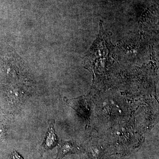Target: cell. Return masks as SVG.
<instances>
[{
	"label": "cell",
	"instance_id": "obj_1",
	"mask_svg": "<svg viewBox=\"0 0 159 159\" xmlns=\"http://www.w3.org/2000/svg\"><path fill=\"white\" fill-rule=\"evenodd\" d=\"M55 120L51 119L48 121V129L46 134L42 146L43 151H47L55 147L58 143L57 138L54 129Z\"/></svg>",
	"mask_w": 159,
	"mask_h": 159
},
{
	"label": "cell",
	"instance_id": "obj_2",
	"mask_svg": "<svg viewBox=\"0 0 159 159\" xmlns=\"http://www.w3.org/2000/svg\"><path fill=\"white\" fill-rule=\"evenodd\" d=\"M83 150V148L74 141H62L58 147L57 159L61 158L69 153H81Z\"/></svg>",
	"mask_w": 159,
	"mask_h": 159
},
{
	"label": "cell",
	"instance_id": "obj_3",
	"mask_svg": "<svg viewBox=\"0 0 159 159\" xmlns=\"http://www.w3.org/2000/svg\"><path fill=\"white\" fill-rule=\"evenodd\" d=\"M5 130L3 125L0 123V141L5 136Z\"/></svg>",
	"mask_w": 159,
	"mask_h": 159
},
{
	"label": "cell",
	"instance_id": "obj_4",
	"mask_svg": "<svg viewBox=\"0 0 159 159\" xmlns=\"http://www.w3.org/2000/svg\"><path fill=\"white\" fill-rule=\"evenodd\" d=\"M10 159H23L16 151H14L11 154Z\"/></svg>",
	"mask_w": 159,
	"mask_h": 159
}]
</instances>
